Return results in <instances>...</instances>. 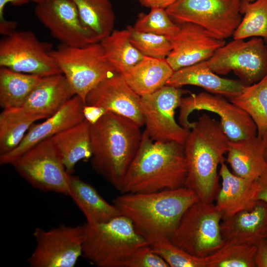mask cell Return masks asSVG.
Listing matches in <instances>:
<instances>
[{
	"label": "cell",
	"instance_id": "obj_23",
	"mask_svg": "<svg viewBox=\"0 0 267 267\" xmlns=\"http://www.w3.org/2000/svg\"><path fill=\"white\" fill-rule=\"evenodd\" d=\"M226 161L235 175L255 180L267 168L262 137L229 140Z\"/></svg>",
	"mask_w": 267,
	"mask_h": 267
},
{
	"label": "cell",
	"instance_id": "obj_8",
	"mask_svg": "<svg viewBox=\"0 0 267 267\" xmlns=\"http://www.w3.org/2000/svg\"><path fill=\"white\" fill-rule=\"evenodd\" d=\"M242 0H177L166 10L180 23L200 26L222 40L232 36L242 20Z\"/></svg>",
	"mask_w": 267,
	"mask_h": 267
},
{
	"label": "cell",
	"instance_id": "obj_31",
	"mask_svg": "<svg viewBox=\"0 0 267 267\" xmlns=\"http://www.w3.org/2000/svg\"><path fill=\"white\" fill-rule=\"evenodd\" d=\"M230 101L244 110L252 118L262 137L267 132V74L260 81L244 86Z\"/></svg>",
	"mask_w": 267,
	"mask_h": 267
},
{
	"label": "cell",
	"instance_id": "obj_7",
	"mask_svg": "<svg viewBox=\"0 0 267 267\" xmlns=\"http://www.w3.org/2000/svg\"><path fill=\"white\" fill-rule=\"evenodd\" d=\"M223 216L213 203L199 199L185 211L169 238L193 256L207 257L225 242L221 230Z\"/></svg>",
	"mask_w": 267,
	"mask_h": 267
},
{
	"label": "cell",
	"instance_id": "obj_18",
	"mask_svg": "<svg viewBox=\"0 0 267 267\" xmlns=\"http://www.w3.org/2000/svg\"><path fill=\"white\" fill-rule=\"evenodd\" d=\"M85 105L81 97L75 95L45 121L32 125L15 149L0 155V165L11 164L38 143L83 121L85 119L83 111Z\"/></svg>",
	"mask_w": 267,
	"mask_h": 267
},
{
	"label": "cell",
	"instance_id": "obj_21",
	"mask_svg": "<svg viewBox=\"0 0 267 267\" xmlns=\"http://www.w3.org/2000/svg\"><path fill=\"white\" fill-rule=\"evenodd\" d=\"M166 85L175 87L195 86L229 99L238 95L245 86L240 80L219 76L211 70L207 60L174 71Z\"/></svg>",
	"mask_w": 267,
	"mask_h": 267
},
{
	"label": "cell",
	"instance_id": "obj_5",
	"mask_svg": "<svg viewBox=\"0 0 267 267\" xmlns=\"http://www.w3.org/2000/svg\"><path fill=\"white\" fill-rule=\"evenodd\" d=\"M83 256L98 267H125L132 255L148 245L128 218L119 215L98 223L83 224Z\"/></svg>",
	"mask_w": 267,
	"mask_h": 267
},
{
	"label": "cell",
	"instance_id": "obj_32",
	"mask_svg": "<svg viewBox=\"0 0 267 267\" xmlns=\"http://www.w3.org/2000/svg\"><path fill=\"white\" fill-rule=\"evenodd\" d=\"M256 245L225 241L213 254L204 257L205 267H255Z\"/></svg>",
	"mask_w": 267,
	"mask_h": 267
},
{
	"label": "cell",
	"instance_id": "obj_36",
	"mask_svg": "<svg viewBox=\"0 0 267 267\" xmlns=\"http://www.w3.org/2000/svg\"><path fill=\"white\" fill-rule=\"evenodd\" d=\"M130 38L133 45L144 55L166 58L172 49L170 38L162 35L145 33L128 26Z\"/></svg>",
	"mask_w": 267,
	"mask_h": 267
},
{
	"label": "cell",
	"instance_id": "obj_29",
	"mask_svg": "<svg viewBox=\"0 0 267 267\" xmlns=\"http://www.w3.org/2000/svg\"><path fill=\"white\" fill-rule=\"evenodd\" d=\"M84 26L98 42L113 31L115 13L109 0H73Z\"/></svg>",
	"mask_w": 267,
	"mask_h": 267
},
{
	"label": "cell",
	"instance_id": "obj_6",
	"mask_svg": "<svg viewBox=\"0 0 267 267\" xmlns=\"http://www.w3.org/2000/svg\"><path fill=\"white\" fill-rule=\"evenodd\" d=\"M51 55L75 95L85 104L88 93L115 71L109 63L100 42L83 46L59 44Z\"/></svg>",
	"mask_w": 267,
	"mask_h": 267
},
{
	"label": "cell",
	"instance_id": "obj_33",
	"mask_svg": "<svg viewBox=\"0 0 267 267\" xmlns=\"http://www.w3.org/2000/svg\"><path fill=\"white\" fill-rule=\"evenodd\" d=\"M241 12L244 16L232 36L233 39L260 37L267 41V0L250 2L242 0Z\"/></svg>",
	"mask_w": 267,
	"mask_h": 267
},
{
	"label": "cell",
	"instance_id": "obj_1",
	"mask_svg": "<svg viewBox=\"0 0 267 267\" xmlns=\"http://www.w3.org/2000/svg\"><path fill=\"white\" fill-rule=\"evenodd\" d=\"M187 172L183 144L154 141L144 131L120 191L147 193L183 187Z\"/></svg>",
	"mask_w": 267,
	"mask_h": 267
},
{
	"label": "cell",
	"instance_id": "obj_42",
	"mask_svg": "<svg viewBox=\"0 0 267 267\" xmlns=\"http://www.w3.org/2000/svg\"><path fill=\"white\" fill-rule=\"evenodd\" d=\"M142 6L152 8L166 9L177 0H136Z\"/></svg>",
	"mask_w": 267,
	"mask_h": 267
},
{
	"label": "cell",
	"instance_id": "obj_17",
	"mask_svg": "<svg viewBox=\"0 0 267 267\" xmlns=\"http://www.w3.org/2000/svg\"><path fill=\"white\" fill-rule=\"evenodd\" d=\"M140 99L141 96L130 88L122 75L115 73L88 93L85 105L123 116L141 127L144 125V119Z\"/></svg>",
	"mask_w": 267,
	"mask_h": 267
},
{
	"label": "cell",
	"instance_id": "obj_45",
	"mask_svg": "<svg viewBox=\"0 0 267 267\" xmlns=\"http://www.w3.org/2000/svg\"><path fill=\"white\" fill-rule=\"evenodd\" d=\"M243 1H247V2H253L255 1V0H243Z\"/></svg>",
	"mask_w": 267,
	"mask_h": 267
},
{
	"label": "cell",
	"instance_id": "obj_15",
	"mask_svg": "<svg viewBox=\"0 0 267 267\" xmlns=\"http://www.w3.org/2000/svg\"><path fill=\"white\" fill-rule=\"evenodd\" d=\"M36 4L37 19L60 44L83 46L98 42L83 24L73 0H44Z\"/></svg>",
	"mask_w": 267,
	"mask_h": 267
},
{
	"label": "cell",
	"instance_id": "obj_24",
	"mask_svg": "<svg viewBox=\"0 0 267 267\" xmlns=\"http://www.w3.org/2000/svg\"><path fill=\"white\" fill-rule=\"evenodd\" d=\"M173 72L166 58L144 56L142 60L121 75L130 88L141 97L166 85Z\"/></svg>",
	"mask_w": 267,
	"mask_h": 267
},
{
	"label": "cell",
	"instance_id": "obj_30",
	"mask_svg": "<svg viewBox=\"0 0 267 267\" xmlns=\"http://www.w3.org/2000/svg\"><path fill=\"white\" fill-rule=\"evenodd\" d=\"M42 77L0 67V106L3 109L22 107Z\"/></svg>",
	"mask_w": 267,
	"mask_h": 267
},
{
	"label": "cell",
	"instance_id": "obj_26",
	"mask_svg": "<svg viewBox=\"0 0 267 267\" xmlns=\"http://www.w3.org/2000/svg\"><path fill=\"white\" fill-rule=\"evenodd\" d=\"M90 123L86 119L51 137L67 173L71 174L81 160L91 158Z\"/></svg>",
	"mask_w": 267,
	"mask_h": 267
},
{
	"label": "cell",
	"instance_id": "obj_12",
	"mask_svg": "<svg viewBox=\"0 0 267 267\" xmlns=\"http://www.w3.org/2000/svg\"><path fill=\"white\" fill-rule=\"evenodd\" d=\"M33 235L36 246L27 260L31 267H74L83 255V224L37 227Z\"/></svg>",
	"mask_w": 267,
	"mask_h": 267
},
{
	"label": "cell",
	"instance_id": "obj_14",
	"mask_svg": "<svg viewBox=\"0 0 267 267\" xmlns=\"http://www.w3.org/2000/svg\"><path fill=\"white\" fill-rule=\"evenodd\" d=\"M178 120L183 128L190 130L193 122L188 117L195 110L214 112L220 118L223 130L230 140L236 141L257 135V127L250 116L224 96L206 92L190 94L181 98Z\"/></svg>",
	"mask_w": 267,
	"mask_h": 267
},
{
	"label": "cell",
	"instance_id": "obj_27",
	"mask_svg": "<svg viewBox=\"0 0 267 267\" xmlns=\"http://www.w3.org/2000/svg\"><path fill=\"white\" fill-rule=\"evenodd\" d=\"M45 118L29 113L22 107L3 109L0 114V155L15 149L34 122Z\"/></svg>",
	"mask_w": 267,
	"mask_h": 267
},
{
	"label": "cell",
	"instance_id": "obj_10",
	"mask_svg": "<svg viewBox=\"0 0 267 267\" xmlns=\"http://www.w3.org/2000/svg\"><path fill=\"white\" fill-rule=\"evenodd\" d=\"M11 164L34 187L69 195L70 174L51 137L38 143Z\"/></svg>",
	"mask_w": 267,
	"mask_h": 267
},
{
	"label": "cell",
	"instance_id": "obj_35",
	"mask_svg": "<svg viewBox=\"0 0 267 267\" xmlns=\"http://www.w3.org/2000/svg\"><path fill=\"white\" fill-rule=\"evenodd\" d=\"M133 27L136 30L145 33L165 36L171 38L179 29L163 8H152L147 14L140 13Z\"/></svg>",
	"mask_w": 267,
	"mask_h": 267
},
{
	"label": "cell",
	"instance_id": "obj_9",
	"mask_svg": "<svg viewBox=\"0 0 267 267\" xmlns=\"http://www.w3.org/2000/svg\"><path fill=\"white\" fill-rule=\"evenodd\" d=\"M52 44L31 31L15 30L0 40V67L45 77L62 73L51 55Z\"/></svg>",
	"mask_w": 267,
	"mask_h": 267
},
{
	"label": "cell",
	"instance_id": "obj_19",
	"mask_svg": "<svg viewBox=\"0 0 267 267\" xmlns=\"http://www.w3.org/2000/svg\"><path fill=\"white\" fill-rule=\"evenodd\" d=\"M221 230L225 241L256 245L267 239V203L256 200L245 209L223 217Z\"/></svg>",
	"mask_w": 267,
	"mask_h": 267
},
{
	"label": "cell",
	"instance_id": "obj_4",
	"mask_svg": "<svg viewBox=\"0 0 267 267\" xmlns=\"http://www.w3.org/2000/svg\"><path fill=\"white\" fill-rule=\"evenodd\" d=\"M199 199L194 191L183 186L152 192L122 193L113 204L138 232L170 238L185 211Z\"/></svg>",
	"mask_w": 267,
	"mask_h": 267
},
{
	"label": "cell",
	"instance_id": "obj_37",
	"mask_svg": "<svg viewBox=\"0 0 267 267\" xmlns=\"http://www.w3.org/2000/svg\"><path fill=\"white\" fill-rule=\"evenodd\" d=\"M168 265L156 254L149 245L140 247L130 257L125 267H168Z\"/></svg>",
	"mask_w": 267,
	"mask_h": 267
},
{
	"label": "cell",
	"instance_id": "obj_34",
	"mask_svg": "<svg viewBox=\"0 0 267 267\" xmlns=\"http://www.w3.org/2000/svg\"><path fill=\"white\" fill-rule=\"evenodd\" d=\"M140 233L145 237L152 250L169 267H205L204 258L190 254L174 244L169 237L157 234Z\"/></svg>",
	"mask_w": 267,
	"mask_h": 267
},
{
	"label": "cell",
	"instance_id": "obj_40",
	"mask_svg": "<svg viewBox=\"0 0 267 267\" xmlns=\"http://www.w3.org/2000/svg\"><path fill=\"white\" fill-rule=\"evenodd\" d=\"M83 111L85 119L90 124L95 123L101 116L107 112L102 108L86 105L84 106Z\"/></svg>",
	"mask_w": 267,
	"mask_h": 267
},
{
	"label": "cell",
	"instance_id": "obj_25",
	"mask_svg": "<svg viewBox=\"0 0 267 267\" xmlns=\"http://www.w3.org/2000/svg\"><path fill=\"white\" fill-rule=\"evenodd\" d=\"M68 195L82 212L88 223L106 222L121 215L116 206L107 202L94 187L72 174L69 175Z\"/></svg>",
	"mask_w": 267,
	"mask_h": 267
},
{
	"label": "cell",
	"instance_id": "obj_44",
	"mask_svg": "<svg viewBox=\"0 0 267 267\" xmlns=\"http://www.w3.org/2000/svg\"><path fill=\"white\" fill-rule=\"evenodd\" d=\"M44 0H32V1L36 3H39Z\"/></svg>",
	"mask_w": 267,
	"mask_h": 267
},
{
	"label": "cell",
	"instance_id": "obj_28",
	"mask_svg": "<svg viewBox=\"0 0 267 267\" xmlns=\"http://www.w3.org/2000/svg\"><path fill=\"white\" fill-rule=\"evenodd\" d=\"M100 43L109 63L116 73L121 75L144 57L132 43L127 28L113 30Z\"/></svg>",
	"mask_w": 267,
	"mask_h": 267
},
{
	"label": "cell",
	"instance_id": "obj_41",
	"mask_svg": "<svg viewBox=\"0 0 267 267\" xmlns=\"http://www.w3.org/2000/svg\"><path fill=\"white\" fill-rule=\"evenodd\" d=\"M30 1L32 0H0V28H5L10 23V20L5 19L3 15L4 9L7 4L19 6L26 4Z\"/></svg>",
	"mask_w": 267,
	"mask_h": 267
},
{
	"label": "cell",
	"instance_id": "obj_43",
	"mask_svg": "<svg viewBox=\"0 0 267 267\" xmlns=\"http://www.w3.org/2000/svg\"><path fill=\"white\" fill-rule=\"evenodd\" d=\"M261 137L263 140L264 158L267 164V132Z\"/></svg>",
	"mask_w": 267,
	"mask_h": 267
},
{
	"label": "cell",
	"instance_id": "obj_2",
	"mask_svg": "<svg viewBox=\"0 0 267 267\" xmlns=\"http://www.w3.org/2000/svg\"><path fill=\"white\" fill-rule=\"evenodd\" d=\"M140 128L132 120L110 112L90 124L92 167L118 190L139 146Z\"/></svg>",
	"mask_w": 267,
	"mask_h": 267
},
{
	"label": "cell",
	"instance_id": "obj_16",
	"mask_svg": "<svg viewBox=\"0 0 267 267\" xmlns=\"http://www.w3.org/2000/svg\"><path fill=\"white\" fill-rule=\"evenodd\" d=\"M178 33L170 38L172 49L166 58L174 71L208 60L225 44L202 27L183 22L179 25Z\"/></svg>",
	"mask_w": 267,
	"mask_h": 267
},
{
	"label": "cell",
	"instance_id": "obj_20",
	"mask_svg": "<svg viewBox=\"0 0 267 267\" xmlns=\"http://www.w3.org/2000/svg\"><path fill=\"white\" fill-rule=\"evenodd\" d=\"M75 95L63 74L43 77L22 107L29 113L47 118Z\"/></svg>",
	"mask_w": 267,
	"mask_h": 267
},
{
	"label": "cell",
	"instance_id": "obj_11",
	"mask_svg": "<svg viewBox=\"0 0 267 267\" xmlns=\"http://www.w3.org/2000/svg\"><path fill=\"white\" fill-rule=\"evenodd\" d=\"M207 62L217 74L232 71L245 86H249L267 74V45L260 37L247 41L233 39L219 48Z\"/></svg>",
	"mask_w": 267,
	"mask_h": 267
},
{
	"label": "cell",
	"instance_id": "obj_38",
	"mask_svg": "<svg viewBox=\"0 0 267 267\" xmlns=\"http://www.w3.org/2000/svg\"><path fill=\"white\" fill-rule=\"evenodd\" d=\"M254 200H260L267 203V168L255 180Z\"/></svg>",
	"mask_w": 267,
	"mask_h": 267
},
{
	"label": "cell",
	"instance_id": "obj_22",
	"mask_svg": "<svg viewBox=\"0 0 267 267\" xmlns=\"http://www.w3.org/2000/svg\"><path fill=\"white\" fill-rule=\"evenodd\" d=\"M223 160L219 176L222 186L215 199L216 208L223 217L232 215L248 207L255 200V180L237 176L231 173Z\"/></svg>",
	"mask_w": 267,
	"mask_h": 267
},
{
	"label": "cell",
	"instance_id": "obj_39",
	"mask_svg": "<svg viewBox=\"0 0 267 267\" xmlns=\"http://www.w3.org/2000/svg\"><path fill=\"white\" fill-rule=\"evenodd\" d=\"M256 246L255 257L256 267H267V239L261 240Z\"/></svg>",
	"mask_w": 267,
	"mask_h": 267
},
{
	"label": "cell",
	"instance_id": "obj_3",
	"mask_svg": "<svg viewBox=\"0 0 267 267\" xmlns=\"http://www.w3.org/2000/svg\"><path fill=\"white\" fill-rule=\"evenodd\" d=\"M229 140L220 122L206 114L189 131L183 145L187 168L184 186L204 202L213 203L220 190L218 167L224 160Z\"/></svg>",
	"mask_w": 267,
	"mask_h": 267
},
{
	"label": "cell",
	"instance_id": "obj_13",
	"mask_svg": "<svg viewBox=\"0 0 267 267\" xmlns=\"http://www.w3.org/2000/svg\"><path fill=\"white\" fill-rule=\"evenodd\" d=\"M184 92L180 87L166 85L141 97L145 131L153 141H175L184 145L190 130L177 123L175 113Z\"/></svg>",
	"mask_w": 267,
	"mask_h": 267
}]
</instances>
